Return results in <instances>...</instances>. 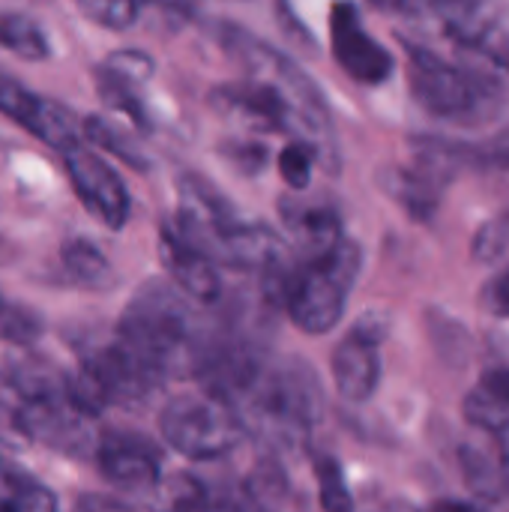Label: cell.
Returning <instances> with one entry per match:
<instances>
[{
  "instance_id": "cell-8",
  "label": "cell",
  "mask_w": 509,
  "mask_h": 512,
  "mask_svg": "<svg viewBox=\"0 0 509 512\" xmlns=\"http://www.w3.org/2000/svg\"><path fill=\"white\" fill-rule=\"evenodd\" d=\"M15 420L27 444H42L66 459H84L96 447L87 426L90 420L72 408L66 393L24 399L21 408H15Z\"/></svg>"
},
{
  "instance_id": "cell-16",
  "label": "cell",
  "mask_w": 509,
  "mask_h": 512,
  "mask_svg": "<svg viewBox=\"0 0 509 512\" xmlns=\"http://www.w3.org/2000/svg\"><path fill=\"white\" fill-rule=\"evenodd\" d=\"M465 417L486 435L509 432V369L486 372L465 396Z\"/></svg>"
},
{
  "instance_id": "cell-22",
  "label": "cell",
  "mask_w": 509,
  "mask_h": 512,
  "mask_svg": "<svg viewBox=\"0 0 509 512\" xmlns=\"http://www.w3.org/2000/svg\"><path fill=\"white\" fill-rule=\"evenodd\" d=\"M246 489L252 492V498L258 501V507L264 512H288L291 510V501H294V489H291V480L282 468V462L276 456H267L261 459L249 480H246Z\"/></svg>"
},
{
  "instance_id": "cell-5",
  "label": "cell",
  "mask_w": 509,
  "mask_h": 512,
  "mask_svg": "<svg viewBox=\"0 0 509 512\" xmlns=\"http://www.w3.org/2000/svg\"><path fill=\"white\" fill-rule=\"evenodd\" d=\"M159 432L165 444L189 462L222 459L246 438L237 408L207 390L168 399L159 414Z\"/></svg>"
},
{
  "instance_id": "cell-13",
  "label": "cell",
  "mask_w": 509,
  "mask_h": 512,
  "mask_svg": "<svg viewBox=\"0 0 509 512\" xmlns=\"http://www.w3.org/2000/svg\"><path fill=\"white\" fill-rule=\"evenodd\" d=\"M159 261L171 279V285L201 306H216L222 300V279L216 264L192 246L171 222H162L159 228Z\"/></svg>"
},
{
  "instance_id": "cell-4",
  "label": "cell",
  "mask_w": 509,
  "mask_h": 512,
  "mask_svg": "<svg viewBox=\"0 0 509 512\" xmlns=\"http://www.w3.org/2000/svg\"><path fill=\"white\" fill-rule=\"evenodd\" d=\"M363 267V249L342 237L324 255L306 258L300 267L288 270L282 306L288 318L309 336L330 333L348 306V294Z\"/></svg>"
},
{
  "instance_id": "cell-6",
  "label": "cell",
  "mask_w": 509,
  "mask_h": 512,
  "mask_svg": "<svg viewBox=\"0 0 509 512\" xmlns=\"http://www.w3.org/2000/svg\"><path fill=\"white\" fill-rule=\"evenodd\" d=\"M408 54V84L420 108L441 120H468L486 99L477 78L450 63L447 57L405 39Z\"/></svg>"
},
{
  "instance_id": "cell-2",
  "label": "cell",
  "mask_w": 509,
  "mask_h": 512,
  "mask_svg": "<svg viewBox=\"0 0 509 512\" xmlns=\"http://www.w3.org/2000/svg\"><path fill=\"white\" fill-rule=\"evenodd\" d=\"M114 336L162 378H174L192 375L204 327L198 324L189 297L165 279H147L129 297Z\"/></svg>"
},
{
  "instance_id": "cell-34",
  "label": "cell",
  "mask_w": 509,
  "mask_h": 512,
  "mask_svg": "<svg viewBox=\"0 0 509 512\" xmlns=\"http://www.w3.org/2000/svg\"><path fill=\"white\" fill-rule=\"evenodd\" d=\"M489 159L509 168V129H504L501 135H495V138L489 141Z\"/></svg>"
},
{
  "instance_id": "cell-18",
  "label": "cell",
  "mask_w": 509,
  "mask_h": 512,
  "mask_svg": "<svg viewBox=\"0 0 509 512\" xmlns=\"http://www.w3.org/2000/svg\"><path fill=\"white\" fill-rule=\"evenodd\" d=\"M24 129L33 138H39L42 144H48V147H54L60 153H69V150L81 147V138H84L81 123L75 120V114L66 105H60L54 99H42V96H39L30 120L24 123Z\"/></svg>"
},
{
  "instance_id": "cell-38",
  "label": "cell",
  "mask_w": 509,
  "mask_h": 512,
  "mask_svg": "<svg viewBox=\"0 0 509 512\" xmlns=\"http://www.w3.org/2000/svg\"><path fill=\"white\" fill-rule=\"evenodd\" d=\"M0 462H3V456H0Z\"/></svg>"
},
{
  "instance_id": "cell-35",
  "label": "cell",
  "mask_w": 509,
  "mask_h": 512,
  "mask_svg": "<svg viewBox=\"0 0 509 512\" xmlns=\"http://www.w3.org/2000/svg\"><path fill=\"white\" fill-rule=\"evenodd\" d=\"M429 512H486L483 507H477V504H468V501H435Z\"/></svg>"
},
{
  "instance_id": "cell-30",
  "label": "cell",
  "mask_w": 509,
  "mask_h": 512,
  "mask_svg": "<svg viewBox=\"0 0 509 512\" xmlns=\"http://www.w3.org/2000/svg\"><path fill=\"white\" fill-rule=\"evenodd\" d=\"M474 258L480 264H501L509 258V219L507 216H498L492 222H486L477 237H474V246H471Z\"/></svg>"
},
{
  "instance_id": "cell-23",
  "label": "cell",
  "mask_w": 509,
  "mask_h": 512,
  "mask_svg": "<svg viewBox=\"0 0 509 512\" xmlns=\"http://www.w3.org/2000/svg\"><path fill=\"white\" fill-rule=\"evenodd\" d=\"M150 512H201L204 504V480L195 474H171L156 483V489L144 498Z\"/></svg>"
},
{
  "instance_id": "cell-21",
  "label": "cell",
  "mask_w": 509,
  "mask_h": 512,
  "mask_svg": "<svg viewBox=\"0 0 509 512\" xmlns=\"http://www.w3.org/2000/svg\"><path fill=\"white\" fill-rule=\"evenodd\" d=\"M0 45L27 63H42L51 57V42L45 30L30 15H21V12L0 15Z\"/></svg>"
},
{
  "instance_id": "cell-26",
  "label": "cell",
  "mask_w": 509,
  "mask_h": 512,
  "mask_svg": "<svg viewBox=\"0 0 509 512\" xmlns=\"http://www.w3.org/2000/svg\"><path fill=\"white\" fill-rule=\"evenodd\" d=\"M315 162H318V150L312 144H306L300 138L288 141L279 153V174H282L285 186L294 192H306L312 186Z\"/></svg>"
},
{
  "instance_id": "cell-15",
  "label": "cell",
  "mask_w": 509,
  "mask_h": 512,
  "mask_svg": "<svg viewBox=\"0 0 509 512\" xmlns=\"http://www.w3.org/2000/svg\"><path fill=\"white\" fill-rule=\"evenodd\" d=\"M282 219L285 228L294 240V246L306 255H324L342 240V219L333 207L327 204H300V201H285L282 204Z\"/></svg>"
},
{
  "instance_id": "cell-27",
  "label": "cell",
  "mask_w": 509,
  "mask_h": 512,
  "mask_svg": "<svg viewBox=\"0 0 509 512\" xmlns=\"http://www.w3.org/2000/svg\"><path fill=\"white\" fill-rule=\"evenodd\" d=\"M42 318L27 309V306H15L9 303L3 294H0V339L18 345V348H27L33 345L39 336H42Z\"/></svg>"
},
{
  "instance_id": "cell-1",
  "label": "cell",
  "mask_w": 509,
  "mask_h": 512,
  "mask_svg": "<svg viewBox=\"0 0 509 512\" xmlns=\"http://www.w3.org/2000/svg\"><path fill=\"white\" fill-rule=\"evenodd\" d=\"M234 408L246 432L267 441L273 450L297 447L324 417V387L306 360L267 357Z\"/></svg>"
},
{
  "instance_id": "cell-28",
  "label": "cell",
  "mask_w": 509,
  "mask_h": 512,
  "mask_svg": "<svg viewBox=\"0 0 509 512\" xmlns=\"http://www.w3.org/2000/svg\"><path fill=\"white\" fill-rule=\"evenodd\" d=\"M201 512H264L252 492L246 489V480H219L204 483V504Z\"/></svg>"
},
{
  "instance_id": "cell-29",
  "label": "cell",
  "mask_w": 509,
  "mask_h": 512,
  "mask_svg": "<svg viewBox=\"0 0 509 512\" xmlns=\"http://www.w3.org/2000/svg\"><path fill=\"white\" fill-rule=\"evenodd\" d=\"M75 3L84 12V18H90L105 30H129L141 15L138 0H75Z\"/></svg>"
},
{
  "instance_id": "cell-24",
  "label": "cell",
  "mask_w": 509,
  "mask_h": 512,
  "mask_svg": "<svg viewBox=\"0 0 509 512\" xmlns=\"http://www.w3.org/2000/svg\"><path fill=\"white\" fill-rule=\"evenodd\" d=\"M81 132H84V138H87L90 144L102 147L105 153L117 156L120 162L132 165L135 171H144V168L150 165V159L141 153V147H138L120 126H114V123L105 120V117H96V114L87 117V120L81 123Z\"/></svg>"
},
{
  "instance_id": "cell-9",
  "label": "cell",
  "mask_w": 509,
  "mask_h": 512,
  "mask_svg": "<svg viewBox=\"0 0 509 512\" xmlns=\"http://www.w3.org/2000/svg\"><path fill=\"white\" fill-rule=\"evenodd\" d=\"M99 474L123 495H150L162 480V450L138 432L108 429L93 447Z\"/></svg>"
},
{
  "instance_id": "cell-20",
  "label": "cell",
  "mask_w": 509,
  "mask_h": 512,
  "mask_svg": "<svg viewBox=\"0 0 509 512\" xmlns=\"http://www.w3.org/2000/svg\"><path fill=\"white\" fill-rule=\"evenodd\" d=\"M0 512H57V495L21 468L0 462Z\"/></svg>"
},
{
  "instance_id": "cell-32",
  "label": "cell",
  "mask_w": 509,
  "mask_h": 512,
  "mask_svg": "<svg viewBox=\"0 0 509 512\" xmlns=\"http://www.w3.org/2000/svg\"><path fill=\"white\" fill-rule=\"evenodd\" d=\"M477 51H483L489 60H495L501 69H507L509 72V33H501V30H486L480 39H477V45H474Z\"/></svg>"
},
{
  "instance_id": "cell-14",
  "label": "cell",
  "mask_w": 509,
  "mask_h": 512,
  "mask_svg": "<svg viewBox=\"0 0 509 512\" xmlns=\"http://www.w3.org/2000/svg\"><path fill=\"white\" fill-rule=\"evenodd\" d=\"M153 69H156L153 57L144 51H135V48L108 54L105 63L96 69V87H99L102 99L141 129L150 126V120H147L144 96H138V93L153 78Z\"/></svg>"
},
{
  "instance_id": "cell-33",
  "label": "cell",
  "mask_w": 509,
  "mask_h": 512,
  "mask_svg": "<svg viewBox=\"0 0 509 512\" xmlns=\"http://www.w3.org/2000/svg\"><path fill=\"white\" fill-rule=\"evenodd\" d=\"M483 303H486V309H489L492 315L509 318V270H504L501 276H495V279L486 285Z\"/></svg>"
},
{
  "instance_id": "cell-31",
  "label": "cell",
  "mask_w": 509,
  "mask_h": 512,
  "mask_svg": "<svg viewBox=\"0 0 509 512\" xmlns=\"http://www.w3.org/2000/svg\"><path fill=\"white\" fill-rule=\"evenodd\" d=\"M36 102H39V96L33 90H27L21 81H15L9 75H0V114H6L9 120H15L24 129Z\"/></svg>"
},
{
  "instance_id": "cell-19",
  "label": "cell",
  "mask_w": 509,
  "mask_h": 512,
  "mask_svg": "<svg viewBox=\"0 0 509 512\" xmlns=\"http://www.w3.org/2000/svg\"><path fill=\"white\" fill-rule=\"evenodd\" d=\"M60 264H63L66 276L75 285L90 288V291L108 288L111 279H114L111 261L87 237H69V240H63V246H60Z\"/></svg>"
},
{
  "instance_id": "cell-7",
  "label": "cell",
  "mask_w": 509,
  "mask_h": 512,
  "mask_svg": "<svg viewBox=\"0 0 509 512\" xmlns=\"http://www.w3.org/2000/svg\"><path fill=\"white\" fill-rule=\"evenodd\" d=\"M387 318L381 312L363 315L351 333L333 351V381L345 402L363 405L375 396L381 384V342L387 336Z\"/></svg>"
},
{
  "instance_id": "cell-37",
  "label": "cell",
  "mask_w": 509,
  "mask_h": 512,
  "mask_svg": "<svg viewBox=\"0 0 509 512\" xmlns=\"http://www.w3.org/2000/svg\"><path fill=\"white\" fill-rule=\"evenodd\" d=\"M504 216H507V219H509V210H507V213H504Z\"/></svg>"
},
{
  "instance_id": "cell-25",
  "label": "cell",
  "mask_w": 509,
  "mask_h": 512,
  "mask_svg": "<svg viewBox=\"0 0 509 512\" xmlns=\"http://www.w3.org/2000/svg\"><path fill=\"white\" fill-rule=\"evenodd\" d=\"M315 483H318V501L324 512H354V495L348 489L345 471L339 459L318 453L315 456Z\"/></svg>"
},
{
  "instance_id": "cell-12",
  "label": "cell",
  "mask_w": 509,
  "mask_h": 512,
  "mask_svg": "<svg viewBox=\"0 0 509 512\" xmlns=\"http://www.w3.org/2000/svg\"><path fill=\"white\" fill-rule=\"evenodd\" d=\"M459 168V150L450 141H417L414 159L393 171V195L417 216L429 219L438 210L444 186Z\"/></svg>"
},
{
  "instance_id": "cell-3",
  "label": "cell",
  "mask_w": 509,
  "mask_h": 512,
  "mask_svg": "<svg viewBox=\"0 0 509 512\" xmlns=\"http://www.w3.org/2000/svg\"><path fill=\"white\" fill-rule=\"evenodd\" d=\"M168 378L129 351L117 336L90 348L81 357L78 372L66 375V399L87 420L102 417L108 408H144L150 405Z\"/></svg>"
},
{
  "instance_id": "cell-11",
  "label": "cell",
  "mask_w": 509,
  "mask_h": 512,
  "mask_svg": "<svg viewBox=\"0 0 509 512\" xmlns=\"http://www.w3.org/2000/svg\"><path fill=\"white\" fill-rule=\"evenodd\" d=\"M330 42L336 63L357 84L378 87L396 69L393 54L363 27L360 9L351 0H339L330 9Z\"/></svg>"
},
{
  "instance_id": "cell-36",
  "label": "cell",
  "mask_w": 509,
  "mask_h": 512,
  "mask_svg": "<svg viewBox=\"0 0 509 512\" xmlns=\"http://www.w3.org/2000/svg\"><path fill=\"white\" fill-rule=\"evenodd\" d=\"M501 483H504V498H509V450L501 456Z\"/></svg>"
},
{
  "instance_id": "cell-10",
  "label": "cell",
  "mask_w": 509,
  "mask_h": 512,
  "mask_svg": "<svg viewBox=\"0 0 509 512\" xmlns=\"http://www.w3.org/2000/svg\"><path fill=\"white\" fill-rule=\"evenodd\" d=\"M63 165L78 201L90 210V216L108 231H123L132 213V198L123 177L84 144L63 153Z\"/></svg>"
},
{
  "instance_id": "cell-17",
  "label": "cell",
  "mask_w": 509,
  "mask_h": 512,
  "mask_svg": "<svg viewBox=\"0 0 509 512\" xmlns=\"http://www.w3.org/2000/svg\"><path fill=\"white\" fill-rule=\"evenodd\" d=\"M0 378L9 390L21 396V402L66 393V372H60L54 363L36 354H12L9 360H3Z\"/></svg>"
}]
</instances>
